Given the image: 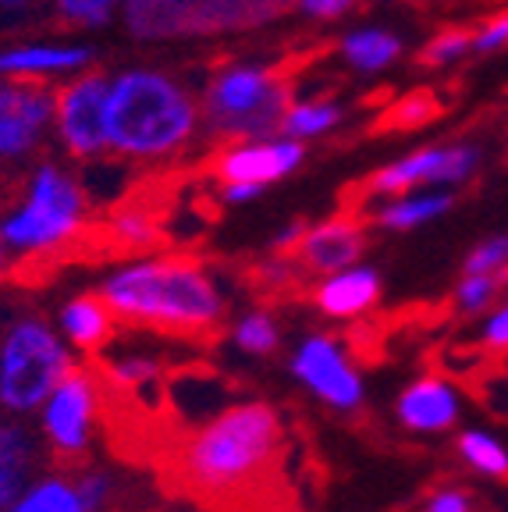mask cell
<instances>
[{
	"label": "cell",
	"mask_w": 508,
	"mask_h": 512,
	"mask_svg": "<svg viewBox=\"0 0 508 512\" xmlns=\"http://www.w3.org/2000/svg\"><path fill=\"white\" fill-rule=\"evenodd\" d=\"M54 324L64 342L72 345L75 356L89 363L121 335L118 317H114V310L104 303V296L96 288L72 292L68 299H61L54 310Z\"/></svg>",
	"instance_id": "cell-16"
},
{
	"label": "cell",
	"mask_w": 508,
	"mask_h": 512,
	"mask_svg": "<svg viewBox=\"0 0 508 512\" xmlns=\"http://www.w3.org/2000/svg\"><path fill=\"white\" fill-rule=\"evenodd\" d=\"M466 274H508V235H494L473 246V253L462 264Z\"/></svg>",
	"instance_id": "cell-30"
},
{
	"label": "cell",
	"mask_w": 508,
	"mask_h": 512,
	"mask_svg": "<svg viewBox=\"0 0 508 512\" xmlns=\"http://www.w3.org/2000/svg\"><path fill=\"white\" fill-rule=\"evenodd\" d=\"M96 68V50L79 40H11L0 43V75L22 82H57Z\"/></svg>",
	"instance_id": "cell-13"
},
{
	"label": "cell",
	"mask_w": 508,
	"mask_h": 512,
	"mask_svg": "<svg viewBox=\"0 0 508 512\" xmlns=\"http://www.w3.org/2000/svg\"><path fill=\"white\" fill-rule=\"evenodd\" d=\"M285 456V424L267 402L224 409L207 427L178 441L167 473L182 495L214 512H256Z\"/></svg>",
	"instance_id": "cell-1"
},
{
	"label": "cell",
	"mask_w": 508,
	"mask_h": 512,
	"mask_svg": "<svg viewBox=\"0 0 508 512\" xmlns=\"http://www.w3.org/2000/svg\"><path fill=\"white\" fill-rule=\"evenodd\" d=\"M43 463L47 459L29 420L0 416V512L22 495L25 484L43 470Z\"/></svg>",
	"instance_id": "cell-17"
},
{
	"label": "cell",
	"mask_w": 508,
	"mask_h": 512,
	"mask_svg": "<svg viewBox=\"0 0 508 512\" xmlns=\"http://www.w3.org/2000/svg\"><path fill=\"white\" fill-rule=\"evenodd\" d=\"M288 100H292V86L278 64L256 61V57L221 61L199 86L203 136H210L214 143L270 136L278 132Z\"/></svg>",
	"instance_id": "cell-6"
},
{
	"label": "cell",
	"mask_w": 508,
	"mask_h": 512,
	"mask_svg": "<svg viewBox=\"0 0 508 512\" xmlns=\"http://www.w3.org/2000/svg\"><path fill=\"white\" fill-rule=\"evenodd\" d=\"M203 136L199 89L160 64L107 72V150L121 164H171Z\"/></svg>",
	"instance_id": "cell-4"
},
{
	"label": "cell",
	"mask_w": 508,
	"mask_h": 512,
	"mask_svg": "<svg viewBox=\"0 0 508 512\" xmlns=\"http://www.w3.org/2000/svg\"><path fill=\"white\" fill-rule=\"evenodd\" d=\"M32 431L43 448V459L54 466H82L93 456L100 434L111 427V392L89 360H79L43 406L32 413Z\"/></svg>",
	"instance_id": "cell-8"
},
{
	"label": "cell",
	"mask_w": 508,
	"mask_h": 512,
	"mask_svg": "<svg viewBox=\"0 0 508 512\" xmlns=\"http://www.w3.org/2000/svg\"><path fill=\"white\" fill-rule=\"evenodd\" d=\"M231 338L242 352H253V356H267V352L278 349L281 331L278 320L270 317L267 310H249L246 317H239V324L231 328Z\"/></svg>",
	"instance_id": "cell-27"
},
{
	"label": "cell",
	"mask_w": 508,
	"mask_h": 512,
	"mask_svg": "<svg viewBox=\"0 0 508 512\" xmlns=\"http://www.w3.org/2000/svg\"><path fill=\"white\" fill-rule=\"evenodd\" d=\"M430 114H434V100L423 96V89H420V93L398 100V107L391 111V125L416 128V125H423V121H430Z\"/></svg>",
	"instance_id": "cell-33"
},
{
	"label": "cell",
	"mask_w": 508,
	"mask_h": 512,
	"mask_svg": "<svg viewBox=\"0 0 508 512\" xmlns=\"http://www.w3.org/2000/svg\"><path fill=\"white\" fill-rule=\"evenodd\" d=\"M100 242H107V249H114L118 256H135V253H153L160 242V224L139 203H118L111 210L104 224H100Z\"/></svg>",
	"instance_id": "cell-24"
},
{
	"label": "cell",
	"mask_w": 508,
	"mask_h": 512,
	"mask_svg": "<svg viewBox=\"0 0 508 512\" xmlns=\"http://www.w3.org/2000/svg\"><path fill=\"white\" fill-rule=\"evenodd\" d=\"M359 8V0H295V15H302L306 22H342Z\"/></svg>",
	"instance_id": "cell-31"
},
{
	"label": "cell",
	"mask_w": 508,
	"mask_h": 512,
	"mask_svg": "<svg viewBox=\"0 0 508 512\" xmlns=\"http://www.w3.org/2000/svg\"><path fill=\"white\" fill-rule=\"evenodd\" d=\"M345 125V107L334 96H292L281 114L278 132L299 143H317Z\"/></svg>",
	"instance_id": "cell-23"
},
{
	"label": "cell",
	"mask_w": 508,
	"mask_h": 512,
	"mask_svg": "<svg viewBox=\"0 0 508 512\" xmlns=\"http://www.w3.org/2000/svg\"><path fill=\"white\" fill-rule=\"evenodd\" d=\"M292 374L334 409H356L363 402V381L352 370L342 345L327 335H313L299 345L292 356Z\"/></svg>",
	"instance_id": "cell-14"
},
{
	"label": "cell",
	"mask_w": 508,
	"mask_h": 512,
	"mask_svg": "<svg viewBox=\"0 0 508 512\" xmlns=\"http://www.w3.org/2000/svg\"><path fill=\"white\" fill-rule=\"evenodd\" d=\"M366 253V224L352 214H334L317 224H306V232L299 235L295 249L288 256L295 267L310 274H334L345 267L359 264Z\"/></svg>",
	"instance_id": "cell-15"
},
{
	"label": "cell",
	"mask_w": 508,
	"mask_h": 512,
	"mask_svg": "<svg viewBox=\"0 0 508 512\" xmlns=\"http://www.w3.org/2000/svg\"><path fill=\"white\" fill-rule=\"evenodd\" d=\"M473 54V29H441L420 50L423 68H455Z\"/></svg>",
	"instance_id": "cell-26"
},
{
	"label": "cell",
	"mask_w": 508,
	"mask_h": 512,
	"mask_svg": "<svg viewBox=\"0 0 508 512\" xmlns=\"http://www.w3.org/2000/svg\"><path fill=\"white\" fill-rule=\"evenodd\" d=\"M405 54V36L388 25H356L338 36V61L349 68L352 75H374L391 72Z\"/></svg>",
	"instance_id": "cell-18"
},
{
	"label": "cell",
	"mask_w": 508,
	"mask_h": 512,
	"mask_svg": "<svg viewBox=\"0 0 508 512\" xmlns=\"http://www.w3.org/2000/svg\"><path fill=\"white\" fill-rule=\"evenodd\" d=\"M484 345L487 349H508V303L494 310L484 324Z\"/></svg>",
	"instance_id": "cell-37"
},
{
	"label": "cell",
	"mask_w": 508,
	"mask_h": 512,
	"mask_svg": "<svg viewBox=\"0 0 508 512\" xmlns=\"http://www.w3.org/2000/svg\"><path fill=\"white\" fill-rule=\"evenodd\" d=\"M295 15V0H125L121 18L135 43H196L246 36Z\"/></svg>",
	"instance_id": "cell-7"
},
{
	"label": "cell",
	"mask_w": 508,
	"mask_h": 512,
	"mask_svg": "<svg viewBox=\"0 0 508 512\" xmlns=\"http://www.w3.org/2000/svg\"><path fill=\"white\" fill-rule=\"evenodd\" d=\"M302 164H306V143L270 132V136L239 139V143H221V153L214 157V178L217 182H256L267 189L295 175Z\"/></svg>",
	"instance_id": "cell-12"
},
{
	"label": "cell",
	"mask_w": 508,
	"mask_h": 512,
	"mask_svg": "<svg viewBox=\"0 0 508 512\" xmlns=\"http://www.w3.org/2000/svg\"><path fill=\"white\" fill-rule=\"evenodd\" d=\"M381 299V274L374 267H363V264H352L345 271H334L324 274L317 288H313V303H317L320 313L327 317H359L366 313L370 306Z\"/></svg>",
	"instance_id": "cell-19"
},
{
	"label": "cell",
	"mask_w": 508,
	"mask_h": 512,
	"mask_svg": "<svg viewBox=\"0 0 508 512\" xmlns=\"http://www.w3.org/2000/svg\"><path fill=\"white\" fill-rule=\"evenodd\" d=\"M4 512H89L75 480V466H43Z\"/></svg>",
	"instance_id": "cell-22"
},
{
	"label": "cell",
	"mask_w": 508,
	"mask_h": 512,
	"mask_svg": "<svg viewBox=\"0 0 508 512\" xmlns=\"http://www.w3.org/2000/svg\"><path fill=\"white\" fill-rule=\"evenodd\" d=\"M423 512H473V498H469L462 488L437 491V495L430 498L427 509H423Z\"/></svg>",
	"instance_id": "cell-36"
},
{
	"label": "cell",
	"mask_w": 508,
	"mask_h": 512,
	"mask_svg": "<svg viewBox=\"0 0 508 512\" xmlns=\"http://www.w3.org/2000/svg\"><path fill=\"white\" fill-rule=\"evenodd\" d=\"M40 15V0H0V29H18Z\"/></svg>",
	"instance_id": "cell-34"
},
{
	"label": "cell",
	"mask_w": 508,
	"mask_h": 512,
	"mask_svg": "<svg viewBox=\"0 0 508 512\" xmlns=\"http://www.w3.org/2000/svg\"><path fill=\"white\" fill-rule=\"evenodd\" d=\"M217 185H221L217 192H221L224 207H246V203L263 196V185H256V182H217Z\"/></svg>",
	"instance_id": "cell-35"
},
{
	"label": "cell",
	"mask_w": 508,
	"mask_h": 512,
	"mask_svg": "<svg viewBox=\"0 0 508 512\" xmlns=\"http://www.w3.org/2000/svg\"><path fill=\"white\" fill-rule=\"evenodd\" d=\"M54 132V86L0 75V175L40 160Z\"/></svg>",
	"instance_id": "cell-10"
},
{
	"label": "cell",
	"mask_w": 508,
	"mask_h": 512,
	"mask_svg": "<svg viewBox=\"0 0 508 512\" xmlns=\"http://www.w3.org/2000/svg\"><path fill=\"white\" fill-rule=\"evenodd\" d=\"M508 50V11H498L473 29V54H498Z\"/></svg>",
	"instance_id": "cell-32"
},
{
	"label": "cell",
	"mask_w": 508,
	"mask_h": 512,
	"mask_svg": "<svg viewBox=\"0 0 508 512\" xmlns=\"http://www.w3.org/2000/svg\"><path fill=\"white\" fill-rule=\"evenodd\" d=\"M484 168V150L477 143H430L377 168L366 182L370 196H398L409 189H455Z\"/></svg>",
	"instance_id": "cell-11"
},
{
	"label": "cell",
	"mask_w": 508,
	"mask_h": 512,
	"mask_svg": "<svg viewBox=\"0 0 508 512\" xmlns=\"http://www.w3.org/2000/svg\"><path fill=\"white\" fill-rule=\"evenodd\" d=\"M96 292L114 310L121 328L153 331L164 338L203 342L224 324V288L203 260L178 253L118 256Z\"/></svg>",
	"instance_id": "cell-3"
},
{
	"label": "cell",
	"mask_w": 508,
	"mask_h": 512,
	"mask_svg": "<svg viewBox=\"0 0 508 512\" xmlns=\"http://www.w3.org/2000/svg\"><path fill=\"white\" fill-rule=\"evenodd\" d=\"M15 281V267H11V256H8V249H4V242H0V292Z\"/></svg>",
	"instance_id": "cell-39"
},
{
	"label": "cell",
	"mask_w": 508,
	"mask_h": 512,
	"mask_svg": "<svg viewBox=\"0 0 508 512\" xmlns=\"http://www.w3.org/2000/svg\"><path fill=\"white\" fill-rule=\"evenodd\" d=\"M459 416V399L441 377H420L398 395V420L409 431H448Z\"/></svg>",
	"instance_id": "cell-21"
},
{
	"label": "cell",
	"mask_w": 508,
	"mask_h": 512,
	"mask_svg": "<svg viewBox=\"0 0 508 512\" xmlns=\"http://www.w3.org/2000/svg\"><path fill=\"white\" fill-rule=\"evenodd\" d=\"M452 207V189H409L398 196H381V203H374V210H370V221L384 232H413V228L445 217Z\"/></svg>",
	"instance_id": "cell-20"
},
{
	"label": "cell",
	"mask_w": 508,
	"mask_h": 512,
	"mask_svg": "<svg viewBox=\"0 0 508 512\" xmlns=\"http://www.w3.org/2000/svg\"><path fill=\"white\" fill-rule=\"evenodd\" d=\"M302 232H306V224H302V221H292L288 228H281V232H278V239H274V249L288 256V253L295 249V242H299V235H302Z\"/></svg>",
	"instance_id": "cell-38"
},
{
	"label": "cell",
	"mask_w": 508,
	"mask_h": 512,
	"mask_svg": "<svg viewBox=\"0 0 508 512\" xmlns=\"http://www.w3.org/2000/svg\"><path fill=\"white\" fill-rule=\"evenodd\" d=\"M459 452L473 470L487 473V477H498V480H508V452L498 445L494 438L480 431H466L459 438Z\"/></svg>",
	"instance_id": "cell-28"
},
{
	"label": "cell",
	"mask_w": 508,
	"mask_h": 512,
	"mask_svg": "<svg viewBox=\"0 0 508 512\" xmlns=\"http://www.w3.org/2000/svg\"><path fill=\"white\" fill-rule=\"evenodd\" d=\"M125 0H47L50 15L72 32H100L111 29L121 18Z\"/></svg>",
	"instance_id": "cell-25"
},
{
	"label": "cell",
	"mask_w": 508,
	"mask_h": 512,
	"mask_svg": "<svg viewBox=\"0 0 508 512\" xmlns=\"http://www.w3.org/2000/svg\"><path fill=\"white\" fill-rule=\"evenodd\" d=\"M96 196L82 168L64 157L32 160L15 185L0 189V242L18 281L64 264L96 235Z\"/></svg>",
	"instance_id": "cell-2"
},
{
	"label": "cell",
	"mask_w": 508,
	"mask_h": 512,
	"mask_svg": "<svg viewBox=\"0 0 508 512\" xmlns=\"http://www.w3.org/2000/svg\"><path fill=\"white\" fill-rule=\"evenodd\" d=\"M508 274H466L462 271V281L455 288V306L462 313H484L487 306L498 299V292L505 288Z\"/></svg>",
	"instance_id": "cell-29"
},
{
	"label": "cell",
	"mask_w": 508,
	"mask_h": 512,
	"mask_svg": "<svg viewBox=\"0 0 508 512\" xmlns=\"http://www.w3.org/2000/svg\"><path fill=\"white\" fill-rule=\"evenodd\" d=\"M50 146H57V153L79 168L111 157L107 150V72L89 68V72L57 82Z\"/></svg>",
	"instance_id": "cell-9"
},
{
	"label": "cell",
	"mask_w": 508,
	"mask_h": 512,
	"mask_svg": "<svg viewBox=\"0 0 508 512\" xmlns=\"http://www.w3.org/2000/svg\"><path fill=\"white\" fill-rule=\"evenodd\" d=\"M79 363L54 313L29 296L0 292V416L32 420L54 384Z\"/></svg>",
	"instance_id": "cell-5"
}]
</instances>
